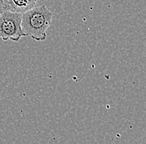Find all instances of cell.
<instances>
[{"mask_svg": "<svg viewBox=\"0 0 146 144\" xmlns=\"http://www.w3.org/2000/svg\"><path fill=\"white\" fill-rule=\"evenodd\" d=\"M0 2H1V3H3V0H0Z\"/></svg>", "mask_w": 146, "mask_h": 144, "instance_id": "cell-5", "label": "cell"}, {"mask_svg": "<svg viewBox=\"0 0 146 144\" xmlns=\"http://www.w3.org/2000/svg\"><path fill=\"white\" fill-rule=\"evenodd\" d=\"M22 13L4 10L0 15V38L18 42L25 37L21 27Z\"/></svg>", "mask_w": 146, "mask_h": 144, "instance_id": "cell-2", "label": "cell"}, {"mask_svg": "<svg viewBox=\"0 0 146 144\" xmlns=\"http://www.w3.org/2000/svg\"><path fill=\"white\" fill-rule=\"evenodd\" d=\"M37 0H3L4 10L23 13L35 7Z\"/></svg>", "mask_w": 146, "mask_h": 144, "instance_id": "cell-3", "label": "cell"}, {"mask_svg": "<svg viewBox=\"0 0 146 144\" xmlns=\"http://www.w3.org/2000/svg\"><path fill=\"white\" fill-rule=\"evenodd\" d=\"M4 11V9H3V3L0 2V15L2 14V13Z\"/></svg>", "mask_w": 146, "mask_h": 144, "instance_id": "cell-4", "label": "cell"}, {"mask_svg": "<svg viewBox=\"0 0 146 144\" xmlns=\"http://www.w3.org/2000/svg\"><path fill=\"white\" fill-rule=\"evenodd\" d=\"M52 13L46 7H34L22 13L21 27L25 37H31L36 41H44L46 30L52 23Z\"/></svg>", "mask_w": 146, "mask_h": 144, "instance_id": "cell-1", "label": "cell"}]
</instances>
